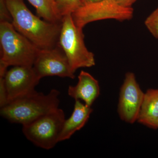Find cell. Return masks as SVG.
<instances>
[{
  "label": "cell",
  "mask_w": 158,
  "mask_h": 158,
  "mask_svg": "<svg viewBox=\"0 0 158 158\" xmlns=\"http://www.w3.org/2000/svg\"><path fill=\"white\" fill-rule=\"evenodd\" d=\"M8 103V95L3 77H0V107L5 106Z\"/></svg>",
  "instance_id": "cell-17"
},
{
  "label": "cell",
  "mask_w": 158,
  "mask_h": 158,
  "mask_svg": "<svg viewBox=\"0 0 158 158\" xmlns=\"http://www.w3.org/2000/svg\"><path fill=\"white\" fill-rule=\"evenodd\" d=\"M0 72L9 66H33L40 50L16 31L11 23H0Z\"/></svg>",
  "instance_id": "cell-3"
},
{
  "label": "cell",
  "mask_w": 158,
  "mask_h": 158,
  "mask_svg": "<svg viewBox=\"0 0 158 158\" xmlns=\"http://www.w3.org/2000/svg\"><path fill=\"white\" fill-rule=\"evenodd\" d=\"M56 7L61 17L72 14L83 6L82 0H56Z\"/></svg>",
  "instance_id": "cell-14"
},
{
  "label": "cell",
  "mask_w": 158,
  "mask_h": 158,
  "mask_svg": "<svg viewBox=\"0 0 158 158\" xmlns=\"http://www.w3.org/2000/svg\"><path fill=\"white\" fill-rule=\"evenodd\" d=\"M36 9L37 15L44 19L53 23H62L56 7V0H28Z\"/></svg>",
  "instance_id": "cell-13"
},
{
  "label": "cell",
  "mask_w": 158,
  "mask_h": 158,
  "mask_svg": "<svg viewBox=\"0 0 158 158\" xmlns=\"http://www.w3.org/2000/svg\"><path fill=\"white\" fill-rule=\"evenodd\" d=\"M11 17V24L21 34L40 49L52 48L58 45L61 23L40 19L26 6L23 0H5Z\"/></svg>",
  "instance_id": "cell-1"
},
{
  "label": "cell",
  "mask_w": 158,
  "mask_h": 158,
  "mask_svg": "<svg viewBox=\"0 0 158 158\" xmlns=\"http://www.w3.org/2000/svg\"><path fill=\"white\" fill-rule=\"evenodd\" d=\"M158 120V89H150L144 93L138 121L141 124L154 129Z\"/></svg>",
  "instance_id": "cell-12"
},
{
  "label": "cell",
  "mask_w": 158,
  "mask_h": 158,
  "mask_svg": "<svg viewBox=\"0 0 158 158\" xmlns=\"http://www.w3.org/2000/svg\"><path fill=\"white\" fill-rule=\"evenodd\" d=\"M65 119L64 111L59 108L23 125V133L37 147L51 149L59 142V136Z\"/></svg>",
  "instance_id": "cell-5"
},
{
  "label": "cell",
  "mask_w": 158,
  "mask_h": 158,
  "mask_svg": "<svg viewBox=\"0 0 158 158\" xmlns=\"http://www.w3.org/2000/svg\"><path fill=\"white\" fill-rule=\"evenodd\" d=\"M78 79L76 85L69 87L68 95L75 100L83 101L85 104L91 107L100 93L98 81L83 70L79 74Z\"/></svg>",
  "instance_id": "cell-10"
},
{
  "label": "cell",
  "mask_w": 158,
  "mask_h": 158,
  "mask_svg": "<svg viewBox=\"0 0 158 158\" xmlns=\"http://www.w3.org/2000/svg\"><path fill=\"white\" fill-rule=\"evenodd\" d=\"M144 95L135 74H126L120 88L118 105V113L122 120L131 124L138 121Z\"/></svg>",
  "instance_id": "cell-8"
},
{
  "label": "cell",
  "mask_w": 158,
  "mask_h": 158,
  "mask_svg": "<svg viewBox=\"0 0 158 158\" xmlns=\"http://www.w3.org/2000/svg\"><path fill=\"white\" fill-rule=\"evenodd\" d=\"M5 22L11 23L12 17L5 0H0V23Z\"/></svg>",
  "instance_id": "cell-16"
},
{
  "label": "cell",
  "mask_w": 158,
  "mask_h": 158,
  "mask_svg": "<svg viewBox=\"0 0 158 158\" xmlns=\"http://www.w3.org/2000/svg\"><path fill=\"white\" fill-rule=\"evenodd\" d=\"M117 4L123 7L129 8L137 0H114Z\"/></svg>",
  "instance_id": "cell-18"
},
{
  "label": "cell",
  "mask_w": 158,
  "mask_h": 158,
  "mask_svg": "<svg viewBox=\"0 0 158 158\" xmlns=\"http://www.w3.org/2000/svg\"><path fill=\"white\" fill-rule=\"evenodd\" d=\"M33 67L40 79L49 76L75 77L68 59L58 44L52 48L40 49Z\"/></svg>",
  "instance_id": "cell-7"
},
{
  "label": "cell",
  "mask_w": 158,
  "mask_h": 158,
  "mask_svg": "<svg viewBox=\"0 0 158 158\" xmlns=\"http://www.w3.org/2000/svg\"><path fill=\"white\" fill-rule=\"evenodd\" d=\"M144 24L151 34L158 38V8L146 19Z\"/></svg>",
  "instance_id": "cell-15"
},
{
  "label": "cell",
  "mask_w": 158,
  "mask_h": 158,
  "mask_svg": "<svg viewBox=\"0 0 158 158\" xmlns=\"http://www.w3.org/2000/svg\"><path fill=\"white\" fill-rule=\"evenodd\" d=\"M83 29L77 27L71 14L62 18L58 44L68 59L73 73L78 69L95 65L94 54L85 46Z\"/></svg>",
  "instance_id": "cell-4"
},
{
  "label": "cell",
  "mask_w": 158,
  "mask_h": 158,
  "mask_svg": "<svg viewBox=\"0 0 158 158\" xmlns=\"http://www.w3.org/2000/svg\"><path fill=\"white\" fill-rule=\"evenodd\" d=\"M92 112L91 107L82 103L79 100H76L72 114L64 121L59 142L70 139L75 133L84 127Z\"/></svg>",
  "instance_id": "cell-11"
},
{
  "label": "cell",
  "mask_w": 158,
  "mask_h": 158,
  "mask_svg": "<svg viewBox=\"0 0 158 158\" xmlns=\"http://www.w3.org/2000/svg\"><path fill=\"white\" fill-rule=\"evenodd\" d=\"M102 0H82V4L84 5H88L91 3L97 2Z\"/></svg>",
  "instance_id": "cell-19"
},
{
  "label": "cell",
  "mask_w": 158,
  "mask_h": 158,
  "mask_svg": "<svg viewBox=\"0 0 158 158\" xmlns=\"http://www.w3.org/2000/svg\"><path fill=\"white\" fill-rule=\"evenodd\" d=\"M158 120L156 123L154 129H158Z\"/></svg>",
  "instance_id": "cell-20"
},
{
  "label": "cell",
  "mask_w": 158,
  "mask_h": 158,
  "mask_svg": "<svg viewBox=\"0 0 158 158\" xmlns=\"http://www.w3.org/2000/svg\"><path fill=\"white\" fill-rule=\"evenodd\" d=\"M133 15L134 10L131 7H123L114 0H102L84 5L71 15L76 25L81 29L89 23L101 20H129Z\"/></svg>",
  "instance_id": "cell-6"
},
{
  "label": "cell",
  "mask_w": 158,
  "mask_h": 158,
  "mask_svg": "<svg viewBox=\"0 0 158 158\" xmlns=\"http://www.w3.org/2000/svg\"><path fill=\"white\" fill-rule=\"evenodd\" d=\"M3 78L8 92V103L34 93L41 80L33 66H13Z\"/></svg>",
  "instance_id": "cell-9"
},
{
  "label": "cell",
  "mask_w": 158,
  "mask_h": 158,
  "mask_svg": "<svg viewBox=\"0 0 158 158\" xmlns=\"http://www.w3.org/2000/svg\"><path fill=\"white\" fill-rule=\"evenodd\" d=\"M59 94L56 89L48 94L36 91L1 108L0 114L12 123L27 124L59 108Z\"/></svg>",
  "instance_id": "cell-2"
}]
</instances>
